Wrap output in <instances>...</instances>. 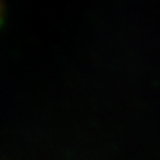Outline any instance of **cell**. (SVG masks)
Masks as SVG:
<instances>
[]
</instances>
